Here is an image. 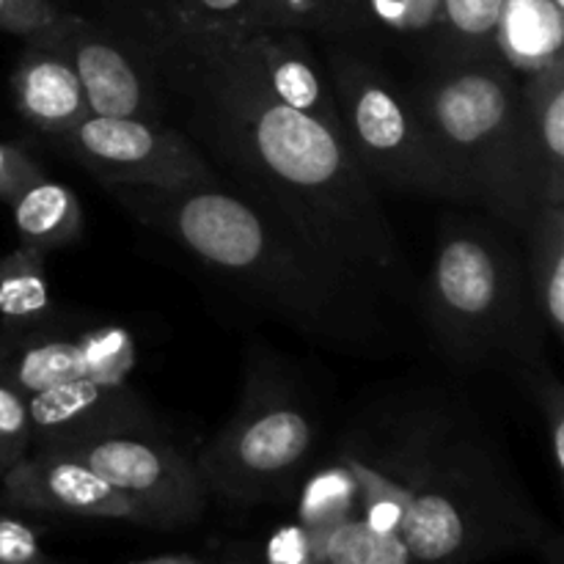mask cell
<instances>
[{
    "label": "cell",
    "instance_id": "1",
    "mask_svg": "<svg viewBox=\"0 0 564 564\" xmlns=\"http://www.w3.org/2000/svg\"><path fill=\"white\" fill-rule=\"evenodd\" d=\"M113 28L152 64L165 121H180L240 196L369 290H400L394 226L339 132L275 99L220 25H187L130 0Z\"/></svg>",
    "mask_w": 564,
    "mask_h": 564
},
{
    "label": "cell",
    "instance_id": "2",
    "mask_svg": "<svg viewBox=\"0 0 564 564\" xmlns=\"http://www.w3.org/2000/svg\"><path fill=\"white\" fill-rule=\"evenodd\" d=\"M138 224L163 235L224 279L270 303L297 328L367 345L378 330L369 286L306 246L290 226L224 185H105Z\"/></svg>",
    "mask_w": 564,
    "mask_h": 564
},
{
    "label": "cell",
    "instance_id": "3",
    "mask_svg": "<svg viewBox=\"0 0 564 564\" xmlns=\"http://www.w3.org/2000/svg\"><path fill=\"white\" fill-rule=\"evenodd\" d=\"M411 99L466 202L516 235H527L543 204H564L551 191L521 83L499 55L444 58Z\"/></svg>",
    "mask_w": 564,
    "mask_h": 564
},
{
    "label": "cell",
    "instance_id": "4",
    "mask_svg": "<svg viewBox=\"0 0 564 564\" xmlns=\"http://www.w3.org/2000/svg\"><path fill=\"white\" fill-rule=\"evenodd\" d=\"M380 468L402 490L400 538L413 564H479L543 540L540 518L488 460L419 446Z\"/></svg>",
    "mask_w": 564,
    "mask_h": 564
},
{
    "label": "cell",
    "instance_id": "5",
    "mask_svg": "<svg viewBox=\"0 0 564 564\" xmlns=\"http://www.w3.org/2000/svg\"><path fill=\"white\" fill-rule=\"evenodd\" d=\"M325 69L347 149L375 187L466 202L460 182L400 83L347 50H334Z\"/></svg>",
    "mask_w": 564,
    "mask_h": 564
},
{
    "label": "cell",
    "instance_id": "6",
    "mask_svg": "<svg viewBox=\"0 0 564 564\" xmlns=\"http://www.w3.org/2000/svg\"><path fill=\"white\" fill-rule=\"evenodd\" d=\"M521 270L510 248L485 231H455L435 253L427 303L435 334L460 361L527 347Z\"/></svg>",
    "mask_w": 564,
    "mask_h": 564
},
{
    "label": "cell",
    "instance_id": "7",
    "mask_svg": "<svg viewBox=\"0 0 564 564\" xmlns=\"http://www.w3.org/2000/svg\"><path fill=\"white\" fill-rule=\"evenodd\" d=\"M312 444V419L292 397L253 389L196 468L207 490L231 501L275 499L295 485Z\"/></svg>",
    "mask_w": 564,
    "mask_h": 564
},
{
    "label": "cell",
    "instance_id": "8",
    "mask_svg": "<svg viewBox=\"0 0 564 564\" xmlns=\"http://www.w3.org/2000/svg\"><path fill=\"white\" fill-rule=\"evenodd\" d=\"M42 452L66 455L91 468L135 507L143 527H185L198 521L207 507L209 490L196 463L154 433L149 422L64 441Z\"/></svg>",
    "mask_w": 564,
    "mask_h": 564
},
{
    "label": "cell",
    "instance_id": "9",
    "mask_svg": "<svg viewBox=\"0 0 564 564\" xmlns=\"http://www.w3.org/2000/svg\"><path fill=\"white\" fill-rule=\"evenodd\" d=\"M55 141L102 185L163 191L220 185L215 165L171 121L88 116L80 127Z\"/></svg>",
    "mask_w": 564,
    "mask_h": 564
},
{
    "label": "cell",
    "instance_id": "10",
    "mask_svg": "<svg viewBox=\"0 0 564 564\" xmlns=\"http://www.w3.org/2000/svg\"><path fill=\"white\" fill-rule=\"evenodd\" d=\"M31 39L53 44L69 58L91 116L165 121L158 75L119 28L61 14L53 28Z\"/></svg>",
    "mask_w": 564,
    "mask_h": 564
},
{
    "label": "cell",
    "instance_id": "11",
    "mask_svg": "<svg viewBox=\"0 0 564 564\" xmlns=\"http://www.w3.org/2000/svg\"><path fill=\"white\" fill-rule=\"evenodd\" d=\"M132 367L135 341L121 325H94L75 334L36 325L0 347V378L22 397L77 378L127 380Z\"/></svg>",
    "mask_w": 564,
    "mask_h": 564
},
{
    "label": "cell",
    "instance_id": "12",
    "mask_svg": "<svg viewBox=\"0 0 564 564\" xmlns=\"http://www.w3.org/2000/svg\"><path fill=\"white\" fill-rule=\"evenodd\" d=\"M246 64L257 72L262 86L303 116H312L319 124L330 127L341 135L339 108L328 69L314 55L301 31L259 25H220ZM345 138V135H341Z\"/></svg>",
    "mask_w": 564,
    "mask_h": 564
},
{
    "label": "cell",
    "instance_id": "13",
    "mask_svg": "<svg viewBox=\"0 0 564 564\" xmlns=\"http://www.w3.org/2000/svg\"><path fill=\"white\" fill-rule=\"evenodd\" d=\"M0 485L6 501L22 510L141 523L135 507L119 490L83 463L55 452L31 449L0 477Z\"/></svg>",
    "mask_w": 564,
    "mask_h": 564
},
{
    "label": "cell",
    "instance_id": "14",
    "mask_svg": "<svg viewBox=\"0 0 564 564\" xmlns=\"http://www.w3.org/2000/svg\"><path fill=\"white\" fill-rule=\"evenodd\" d=\"M31 449L149 422L143 402L127 380L77 378L25 397Z\"/></svg>",
    "mask_w": 564,
    "mask_h": 564
},
{
    "label": "cell",
    "instance_id": "15",
    "mask_svg": "<svg viewBox=\"0 0 564 564\" xmlns=\"http://www.w3.org/2000/svg\"><path fill=\"white\" fill-rule=\"evenodd\" d=\"M11 97L22 119L50 138H64L91 116L75 66L42 39H28L11 75Z\"/></svg>",
    "mask_w": 564,
    "mask_h": 564
},
{
    "label": "cell",
    "instance_id": "16",
    "mask_svg": "<svg viewBox=\"0 0 564 564\" xmlns=\"http://www.w3.org/2000/svg\"><path fill=\"white\" fill-rule=\"evenodd\" d=\"M564 9L554 0H505L494 50L510 72L529 77L562 58Z\"/></svg>",
    "mask_w": 564,
    "mask_h": 564
},
{
    "label": "cell",
    "instance_id": "17",
    "mask_svg": "<svg viewBox=\"0 0 564 564\" xmlns=\"http://www.w3.org/2000/svg\"><path fill=\"white\" fill-rule=\"evenodd\" d=\"M20 246L39 253L72 246L83 235V207L75 191L47 174L36 176L11 202Z\"/></svg>",
    "mask_w": 564,
    "mask_h": 564
},
{
    "label": "cell",
    "instance_id": "18",
    "mask_svg": "<svg viewBox=\"0 0 564 564\" xmlns=\"http://www.w3.org/2000/svg\"><path fill=\"white\" fill-rule=\"evenodd\" d=\"M350 31L378 33V36L400 39V42L433 44L449 58L444 0H350L347 33Z\"/></svg>",
    "mask_w": 564,
    "mask_h": 564
},
{
    "label": "cell",
    "instance_id": "19",
    "mask_svg": "<svg viewBox=\"0 0 564 564\" xmlns=\"http://www.w3.org/2000/svg\"><path fill=\"white\" fill-rule=\"evenodd\" d=\"M529 237V279L538 312L556 336L564 334V204H543Z\"/></svg>",
    "mask_w": 564,
    "mask_h": 564
},
{
    "label": "cell",
    "instance_id": "20",
    "mask_svg": "<svg viewBox=\"0 0 564 564\" xmlns=\"http://www.w3.org/2000/svg\"><path fill=\"white\" fill-rule=\"evenodd\" d=\"M521 91L551 191L556 202H564V61L529 75Z\"/></svg>",
    "mask_w": 564,
    "mask_h": 564
},
{
    "label": "cell",
    "instance_id": "21",
    "mask_svg": "<svg viewBox=\"0 0 564 564\" xmlns=\"http://www.w3.org/2000/svg\"><path fill=\"white\" fill-rule=\"evenodd\" d=\"M44 253L20 246L0 262V323L9 336L42 325L50 314V286Z\"/></svg>",
    "mask_w": 564,
    "mask_h": 564
},
{
    "label": "cell",
    "instance_id": "22",
    "mask_svg": "<svg viewBox=\"0 0 564 564\" xmlns=\"http://www.w3.org/2000/svg\"><path fill=\"white\" fill-rule=\"evenodd\" d=\"M312 564H413L400 534H386L350 518L328 529H308Z\"/></svg>",
    "mask_w": 564,
    "mask_h": 564
},
{
    "label": "cell",
    "instance_id": "23",
    "mask_svg": "<svg viewBox=\"0 0 564 564\" xmlns=\"http://www.w3.org/2000/svg\"><path fill=\"white\" fill-rule=\"evenodd\" d=\"M350 518H361V490L350 468L339 460L303 485L297 523L306 529H328Z\"/></svg>",
    "mask_w": 564,
    "mask_h": 564
},
{
    "label": "cell",
    "instance_id": "24",
    "mask_svg": "<svg viewBox=\"0 0 564 564\" xmlns=\"http://www.w3.org/2000/svg\"><path fill=\"white\" fill-rule=\"evenodd\" d=\"M347 3L350 0H253L248 25L347 33Z\"/></svg>",
    "mask_w": 564,
    "mask_h": 564
},
{
    "label": "cell",
    "instance_id": "25",
    "mask_svg": "<svg viewBox=\"0 0 564 564\" xmlns=\"http://www.w3.org/2000/svg\"><path fill=\"white\" fill-rule=\"evenodd\" d=\"M505 0H444L449 58L496 55L494 31Z\"/></svg>",
    "mask_w": 564,
    "mask_h": 564
},
{
    "label": "cell",
    "instance_id": "26",
    "mask_svg": "<svg viewBox=\"0 0 564 564\" xmlns=\"http://www.w3.org/2000/svg\"><path fill=\"white\" fill-rule=\"evenodd\" d=\"M31 452L25 397L0 378V477Z\"/></svg>",
    "mask_w": 564,
    "mask_h": 564
},
{
    "label": "cell",
    "instance_id": "27",
    "mask_svg": "<svg viewBox=\"0 0 564 564\" xmlns=\"http://www.w3.org/2000/svg\"><path fill=\"white\" fill-rule=\"evenodd\" d=\"M187 25H248L253 0H149Z\"/></svg>",
    "mask_w": 564,
    "mask_h": 564
},
{
    "label": "cell",
    "instance_id": "28",
    "mask_svg": "<svg viewBox=\"0 0 564 564\" xmlns=\"http://www.w3.org/2000/svg\"><path fill=\"white\" fill-rule=\"evenodd\" d=\"M61 14L53 0H0V31L31 39L53 28Z\"/></svg>",
    "mask_w": 564,
    "mask_h": 564
},
{
    "label": "cell",
    "instance_id": "29",
    "mask_svg": "<svg viewBox=\"0 0 564 564\" xmlns=\"http://www.w3.org/2000/svg\"><path fill=\"white\" fill-rule=\"evenodd\" d=\"M0 564H50L36 529L6 512H0Z\"/></svg>",
    "mask_w": 564,
    "mask_h": 564
},
{
    "label": "cell",
    "instance_id": "30",
    "mask_svg": "<svg viewBox=\"0 0 564 564\" xmlns=\"http://www.w3.org/2000/svg\"><path fill=\"white\" fill-rule=\"evenodd\" d=\"M44 171L36 160L17 143H0V202L11 204L25 185H31Z\"/></svg>",
    "mask_w": 564,
    "mask_h": 564
},
{
    "label": "cell",
    "instance_id": "31",
    "mask_svg": "<svg viewBox=\"0 0 564 564\" xmlns=\"http://www.w3.org/2000/svg\"><path fill=\"white\" fill-rule=\"evenodd\" d=\"M549 413V435H551V452H554V466L556 471H564V402L562 389L554 386L551 389V400L543 408Z\"/></svg>",
    "mask_w": 564,
    "mask_h": 564
},
{
    "label": "cell",
    "instance_id": "32",
    "mask_svg": "<svg viewBox=\"0 0 564 564\" xmlns=\"http://www.w3.org/2000/svg\"><path fill=\"white\" fill-rule=\"evenodd\" d=\"M138 564H202V562L193 560V556L187 554H171V556H158V560H147Z\"/></svg>",
    "mask_w": 564,
    "mask_h": 564
},
{
    "label": "cell",
    "instance_id": "33",
    "mask_svg": "<svg viewBox=\"0 0 564 564\" xmlns=\"http://www.w3.org/2000/svg\"><path fill=\"white\" fill-rule=\"evenodd\" d=\"M235 564H242V562H235Z\"/></svg>",
    "mask_w": 564,
    "mask_h": 564
},
{
    "label": "cell",
    "instance_id": "34",
    "mask_svg": "<svg viewBox=\"0 0 564 564\" xmlns=\"http://www.w3.org/2000/svg\"><path fill=\"white\" fill-rule=\"evenodd\" d=\"M253 564H259V562H253Z\"/></svg>",
    "mask_w": 564,
    "mask_h": 564
},
{
    "label": "cell",
    "instance_id": "35",
    "mask_svg": "<svg viewBox=\"0 0 564 564\" xmlns=\"http://www.w3.org/2000/svg\"><path fill=\"white\" fill-rule=\"evenodd\" d=\"M50 564H53V562H50Z\"/></svg>",
    "mask_w": 564,
    "mask_h": 564
}]
</instances>
